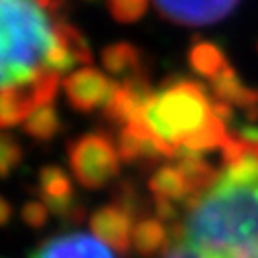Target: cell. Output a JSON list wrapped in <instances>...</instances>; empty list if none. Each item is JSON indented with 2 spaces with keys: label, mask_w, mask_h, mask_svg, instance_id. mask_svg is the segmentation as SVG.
I'll use <instances>...</instances> for the list:
<instances>
[{
  "label": "cell",
  "mask_w": 258,
  "mask_h": 258,
  "mask_svg": "<svg viewBox=\"0 0 258 258\" xmlns=\"http://www.w3.org/2000/svg\"><path fill=\"white\" fill-rule=\"evenodd\" d=\"M118 82H112L102 72L92 68H82L78 72H72L63 80V88L68 92L70 102L84 112L106 108L108 100L112 98Z\"/></svg>",
  "instance_id": "obj_6"
},
{
  "label": "cell",
  "mask_w": 258,
  "mask_h": 258,
  "mask_svg": "<svg viewBox=\"0 0 258 258\" xmlns=\"http://www.w3.org/2000/svg\"><path fill=\"white\" fill-rule=\"evenodd\" d=\"M9 214H11V208L7 206V202L0 198V224H5L9 220Z\"/></svg>",
  "instance_id": "obj_15"
},
{
  "label": "cell",
  "mask_w": 258,
  "mask_h": 258,
  "mask_svg": "<svg viewBox=\"0 0 258 258\" xmlns=\"http://www.w3.org/2000/svg\"><path fill=\"white\" fill-rule=\"evenodd\" d=\"M104 68L112 76H133L139 72V51L131 43H114L102 53Z\"/></svg>",
  "instance_id": "obj_9"
},
{
  "label": "cell",
  "mask_w": 258,
  "mask_h": 258,
  "mask_svg": "<svg viewBox=\"0 0 258 258\" xmlns=\"http://www.w3.org/2000/svg\"><path fill=\"white\" fill-rule=\"evenodd\" d=\"M120 151L102 135H88L74 143L70 151V165L74 175L90 189L102 187L118 173Z\"/></svg>",
  "instance_id": "obj_3"
},
{
  "label": "cell",
  "mask_w": 258,
  "mask_h": 258,
  "mask_svg": "<svg viewBox=\"0 0 258 258\" xmlns=\"http://www.w3.org/2000/svg\"><path fill=\"white\" fill-rule=\"evenodd\" d=\"M31 258H116V252L98 234L74 230L47 238L33 250Z\"/></svg>",
  "instance_id": "obj_4"
},
{
  "label": "cell",
  "mask_w": 258,
  "mask_h": 258,
  "mask_svg": "<svg viewBox=\"0 0 258 258\" xmlns=\"http://www.w3.org/2000/svg\"><path fill=\"white\" fill-rule=\"evenodd\" d=\"M19 157H21V153L15 147V143L0 137V173H7L19 161Z\"/></svg>",
  "instance_id": "obj_14"
},
{
  "label": "cell",
  "mask_w": 258,
  "mask_h": 258,
  "mask_svg": "<svg viewBox=\"0 0 258 258\" xmlns=\"http://www.w3.org/2000/svg\"><path fill=\"white\" fill-rule=\"evenodd\" d=\"M137 222L124 206H106L92 218V230L114 248H128L135 238Z\"/></svg>",
  "instance_id": "obj_7"
},
{
  "label": "cell",
  "mask_w": 258,
  "mask_h": 258,
  "mask_svg": "<svg viewBox=\"0 0 258 258\" xmlns=\"http://www.w3.org/2000/svg\"><path fill=\"white\" fill-rule=\"evenodd\" d=\"M189 63L196 74L214 80L228 63H226V55L224 51L208 41H202L198 45H193V49L189 51Z\"/></svg>",
  "instance_id": "obj_8"
},
{
  "label": "cell",
  "mask_w": 258,
  "mask_h": 258,
  "mask_svg": "<svg viewBox=\"0 0 258 258\" xmlns=\"http://www.w3.org/2000/svg\"><path fill=\"white\" fill-rule=\"evenodd\" d=\"M41 189L43 196L49 202L51 210H66L70 208V198H72V185L66 173L59 169H47L41 175Z\"/></svg>",
  "instance_id": "obj_10"
},
{
  "label": "cell",
  "mask_w": 258,
  "mask_h": 258,
  "mask_svg": "<svg viewBox=\"0 0 258 258\" xmlns=\"http://www.w3.org/2000/svg\"><path fill=\"white\" fill-rule=\"evenodd\" d=\"M88 63L86 37L41 0H0V128L51 106L63 74Z\"/></svg>",
  "instance_id": "obj_2"
},
{
  "label": "cell",
  "mask_w": 258,
  "mask_h": 258,
  "mask_svg": "<svg viewBox=\"0 0 258 258\" xmlns=\"http://www.w3.org/2000/svg\"><path fill=\"white\" fill-rule=\"evenodd\" d=\"M151 0H108V11L118 23H137L149 11Z\"/></svg>",
  "instance_id": "obj_11"
},
{
  "label": "cell",
  "mask_w": 258,
  "mask_h": 258,
  "mask_svg": "<svg viewBox=\"0 0 258 258\" xmlns=\"http://www.w3.org/2000/svg\"><path fill=\"white\" fill-rule=\"evenodd\" d=\"M157 11L175 25L206 27L226 19L240 0H153Z\"/></svg>",
  "instance_id": "obj_5"
},
{
  "label": "cell",
  "mask_w": 258,
  "mask_h": 258,
  "mask_svg": "<svg viewBox=\"0 0 258 258\" xmlns=\"http://www.w3.org/2000/svg\"><path fill=\"white\" fill-rule=\"evenodd\" d=\"M169 230V228H167ZM149 258H206L204 254H200L193 246H189L187 242L179 240L177 236L169 234L167 242L163 244V248L159 252H155L153 256Z\"/></svg>",
  "instance_id": "obj_13"
},
{
  "label": "cell",
  "mask_w": 258,
  "mask_h": 258,
  "mask_svg": "<svg viewBox=\"0 0 258 258\" xmlns=\"http://www.w3.org/2000/svg\"><path fill=\"white\" fill-rule=\"evenodd\" d=\"M88 3H96V0H88Z\"/></svg>",
  "instance_id": "obj_16"
},
{
  "label": "cell",
  "mask_w": 258,
  "mask_h": 258,
  "mask_svg": "<svg viewBox=\"0 0 258 258\" xmlns=\"http://www.w3.org/2000/svg\"><path fill=\"white\" fill-rule=\"evenodd\" d=\"M230 110L196 80L175 78L155 90L139 72L116 84L104 108L122 126L116 145L124 159L210 157L232 141L226 128Z\"/></svg>",
  "instance_id": "obj_1"
},
{
  "label": "cell",
  "mask_w": 258,
  "mask_h": 258,
  "mask_svg": "<svg viewBox=\"0 0 258 258\" xmlns=\"http://www.w3.org/2000/svg\"><path fill=\"white\" fill-rule=\"evenodd\" d=\"M27 131L33 135V137H39V139H49L55 131H57V112L55 108L51 106H43L41 110H37L27 122Z\"/></svg>",
  "instance_id": "obj_12"
}]
</instances>
